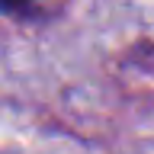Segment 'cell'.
I'll use <instances>...</instances> for the list:
<instances>
[{"mask_svg": "<svg viewBox=\"0 0 154 154\" xmlns=\"http://www.w3.org/2000/svg\"><path fill=\"white\" fill-rule=\"evenodd\" d=\"M35 0H0V13L7 16H29Z\"/></svg>", "mask_w": 154, "mask_h": 154, "instance_id": "obj_1", "label": "cell"}]
</instances>
